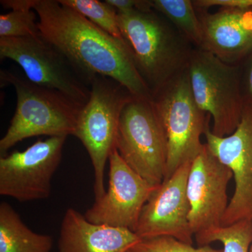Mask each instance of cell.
Returning <instances> with one entry per match:
<instances>
[{
	"mask_svg": "<svg viewBox=\"0 0 252 252\" xmlns=\"http://www.w3.org/2000/svg\"><path fill=\"white\" fill-rule=\"evenodd\" d=\"M242 88L245 105L252 107V51L242 63Z\"/></svg>",
	"mask_w": 252,
	"mask_h": 252,
	"instance_id": "603a6c76",
	"label": "cell"
},
{
	"mask_svg": "<svg viewBox=\"0 0 252 252\" xmlns=\"http://www.w3.org/2000/svg\"><path fill=\"white\" fill-rule=\"evenodd\" d=\"M123 39L152 94L188 67L191 44L154 10L118 13Z\"/></svg>",
	"mask_w": 252,
	"mask_h": 252,
	"instance_id": "7a4b0ae2",
	"label": "cell"
},
{
	"mask_svg": "<svg viewBox=\"0 0 252 252\" xmlns=\"http://www.w3.org/2000/svg\"><path fill=\"white\" fill-rule=\"evenodd\" d=\"M195 236L199 246L218 241L223 244V252H250L252 244V222L242 220Z\"/></svg>",
	"mask_w": 252,
	"mask_h": 252,
	"instance_id": "ac0fdd59",
	"label": "cell"
},
{
	"mask_svg": "<svg viewBox=\"0 0 252 252\" xmlns=\"http://www.w3.org/2000/svg\"><path fill=\"white\" fill-rule=\"evenodd\" d=\"M67 137L38 140L23 152L0 158V195L19 202L44 200L62 159Z\"/></svg>",
	"mask_w": 252,
	"mask_h": 252,
	"instance_id": "9c48e42d",
	"label": "cell"
},
{
	"mask_svg": "<svg viewBox=\"0 0 252 252\" xmlns=\"http://www.w3.org/2000/svg\"><path fill=\"white\" fill-rule=\"evenodd\" d=\"M127 252H135V250H133V249H131V250H129V251H127Z\"/></svg>",
	"mask_w": 252,
	"mask_h": 252,
	"instance_id": "4316f807",
	"label": "cell"
},
{
	"mask_svg": "<svg viewBox=\"0 0 252 252\" xmlns=\"http://www.w3.org/2000/svg\"><path fill=\"white\" fill-rule=\"evenodd\" d=\"M204 135L208 148L231 170L235 180V191L221 226L242 220L252 222V107L245 105L241 122L231 135H215L209 125Z\"/></svg>",
	"mask_w": 252,
	"mask_h": 252,
	"instance_id": "8fae6325",
	"label": "cell"
},
{
	"mask_svg": "<svg viewBox=\"0 0 252 252\" xmlns=\"http://www.w3.org/2000/svg\"><path fill=\"white\" fill-rule=\"evenodd\" d=\"M132 249L137 252H223V250L212 248L210 245L195 248L169 236L143 239Z\"/></svg>",
	"mask_w": 252,
	"mask_h": 252,
	"instance_id": "44dd1931",
	"label": "cell"
},
{
	"mask_svg": "<svg viewBox=\"0 0 252 252\" xmlns=\"http://www.w3.org/2000/svg\"><path fill=\"white\" fill-rule=\"evenodd\" d=\"M0 3L4 9L11 11H30L34 10L36 0H1Z\"/></svg>",
	"mask_w": 252,
	"mask_h": 252,
	"instance_id": "d4e9b609",
	"label": "cell"
},
{
	"mask_svg": "<svg viewBox=\"0 0 252 252\" xmlns=\"http://www.w3.org/2000/svg\"><path fill=\"white\" fill-rule=\"evenodd\" d=\"M34 10L41 37L64 56L88 85L96 77H107L136 97L152 98V91L124 40L110 35L59 0H36Z\"/></svg>",
	"mask_w": 252,
	"mask_h": 252,
	"instance_id": "6da1fadb",
	"label": "cell"
},
{
	"mask_svg": "<svg viewBox=\"0 0 252 252\" xmlns=\"http://www.w3.org/2000/svg\"><path fill=\"white\" fill-rule=\"evenodd\" d=\"M232 177L231 170L204 144L191 162L187 181L189 223L194 235L221 226L229 203L227 190Z\"/></svg>",
	"mask_w": 252,
	"mask_h": 252,
	"instance_id": "7c38bea8",
	"label": "cell"
},
{
	"mask_svg": "<svg viewBox=\"0 0 252 252\" xmlns=\"http://www.w3.org/2000/svg\"><path fill=\"white\" fill-rule=\"evenodd\" d=\"M126 228L89 221L74 208L66 210L61 223L59 252H127L141 241Z\"/></svg>",
	"mask_w": 252,
	"mask_h": 252,
	"instance_id": "9a60e30c",
	"label": "cell"
},
{
	"mask_svg": "<svg viewBox=\"0 0 252 252\" xmlns=\"http://www.w3.org/2000/svg\"><path fill=\"white\" fill-rule=\"evenodd\" d=\"M40 36L34 10L11 11L0 15V37Z\"/></svg>",
	"mask_w": 252,
	"mask_h": 252,
	"instance_id": "ffe728a7",
	"label": "cell"
},
{
	"mask_svg": "<svg viewBox=\"0 0 252 252\" xmlns=\"http://www.w3.org/2000/svg\"><path fill=\"white\" fill-rule=\"evenodd\" d=\"M117 13H127L134 10L141 11H152L150 0H106Z\"/></svg>",
	"mask_w": 252,
	"mask_h": 252,
	"instance_id": "cb8c5ba5",
	"label": "cell"
},
{
	"mask_svg": "<svg viewBox=\"0 0 252 252\" xmlns=\"http://www.w3.org/2000/svg\"><path fill=\"white\" fill-rule=\"evenodd\" d=\"M249 23L252 31V9H248Z\"/></svg>",
	"mask_w": 252,
	"mask_h": 252,
	"instance_id": "484cf974",
	"label": "cell"
},
{
	"mask_svg": "<svg viewBox=\"0 0 252 252\" xmlns=\"http://www.w3.org/2000/svg\"><path fill=\"white\" fill-rule=\"evenodd\" d=\"M191 162L179 167L151 195L135 230L141 240L169 236L193 245L194 234L189 223L190 206L187 196Z\"/></svg>",
	"mask_w": 252,
	"mask_h": 252,
	"instance_id": "4fadbf2b",
	"label": "cell"
},
{
	"mask_svg": "<svg viewBox=\"0 0 252 252\" xmlns=\"http://www.w3.org/2000/svg\"><path fill=\"white\" fill-rule=\"evenodd\" d=\"M152 98L133 96L125 104L116 148L134 171L152 185L159 186L166 172L167 142Z\"/></svg>",
	"mask_w": 252,
	"mask_h": 252,
	"instance_id": "52a82bcc",
	"label": "cell"
},
{
	"mask_svg": "<svg viewBox=\"0 0 252 252\" xmlns=\"http://www.w3.org/2000/svg\"><path fill=\"white\" fill-rule=\"evenodd\" d=\"M90 89V97L79 113L74 136L82 142L90 157L97 200L106 191L104 169L116 148L121 114L133 95L117 81L102 76L93 79Z\"/></svg>",
	"mask_w": 252,
	"mask_h": 252,
	"instance_id": "5b68a950",
	"label": "cell"
},
{
	"mask_svg": "<svg viewBox=\"0 0 252 252\" xmlns=\"http://www.w3.org/2000/svg\"><path fill=\"white\" fill-rule=\"evenodd\" d=\"M152 99L166 135L167 179L200 153L201 137L211 117L195 102L187 69L154 93Z\"/></svg>",
	"mask_w": 252,
	"mask_h": 252,
	"instance_id": "8992f818",
	"label": "cell"
},
{
	"mask_svg": "<svg viewBox=\"0 0 252 252\" xmlns=\"http://www.w3.org/2000/svg\"><path fill=\"white\" fill-rule=\"evenodd\" d=\"M195 9L207 10L212 6L237 8L240 9H252V0H197L193 1Z\"/></svg>",
	"mask_w": 252,
	"mask_h": 252,
	"instance_id": "7402d4cb",
	"label": "cell"
},
{
	"mask_svg": "<svg viewBox=\"0 0 252 252\" xmlns=\"http://www.w3.org/2000/svg\"><path fill=\"white\" fill-rule=\"evenodd\" d=\"M109 186L100 198L84 214L97 224L126 228L135 233L144 205L158 186L149 183L134 171L117 148L109 158Z\"/></svg>",
	"mask_w": 252,
	"mask_h": 252,
	"instance_id": "30bf717a",
	"label": "cell"
},
{
	"mask_svg": "<svg viewBox=\"0 0 252 252\" xmlns=\"http://www.w3.org/2000/svg\"><path fill=\"white\" fill-rule=\"evenodd\" d=\"M154 11L161 14L175 26L181 34L196 49H201L203 31L193 1L150 0Z\"/></svg>",
	"mask_w": 252,
	"mask_h": 252,
	"instance_id": "e0dca14e",
	"label": "cell"
},
{
	"mask_svg": "<svg viewBox=\"0 0 252 252\" xmlns=\"http://www.w3.org/2000/svg\"><path fill=\"white\" fill-rule=\"evenodd\" d=\"M17 63L28 80L59 91L84 106L90 97V86L54 46L40 36L0 37V59Z\"/></svg>",
	"mask_w": 252,
	"mask_h": 252,
	"instance_id": "ba28073f",
	"label": "cell"
},
{
	"mask_svg": "<svg viewBox=\"0 0 252 252\" xmlns=\"http://www.w3.org/2000/svg\"><path fill=\"white\" fill-rule=\"evenodd\" d=\"M59 1L79 13L110 35L124 40L119 28L117 11L105 1L59 0Z\"/></svg>",
	"mask_w": 252,
	"mask_h": 252,
	"instance_id": "d6986e66",
	"label": "cell"
},
{
	"mask_svg": "<svg viewBox=\"0 0 252 252\" xmlns=\"http://www.w3.org/2000/svg\"><path fill=\"white\" fill-rule=\"evenodd\" d=\"M187 70L195 102L213 120L212 133L220 137L231 135L240 124L245 109L242 63H224L195 48Z\"/></svg>",
	"mask_w": 252,
	"mask_h": 252,
	"instance_id": "277c9868",
	"label": "cell"
},
{
	"mask_svg": "<svg viewBox=\"0 0 252 252\" xmlns=\"http://www.w3.org/2000/svg\"><path fill=\"white\" fill-rule=\"evenodd\" d=\"M250 252H252V245H251V248H250Z\"/></svg>",
	"mask_w": 252,
	"mask_h": 252,
	"instance_id": "83f0119b",
	"label": "cell"
},
{
	"mask_svg": "<svg viewBox=\"0 0 252 252\" xmlns=\"http://www.w3.org/2000/svg\"><path fill=\"white\" fill-rule=\"evenodd\" d=\"M53 238L34 233L6 202L0 204V252H51Z\"/></svg>",
	"mask_w": 252,
	"mask_h": 252,
	"instance_id": "2e32d148",
	"label": "cell"
},
{
	"mask_svg": "<svg viewBox=\"0 0 252 252\" xmlns=\"http://www.w3.org/2000/svg\"><path fill=\"white\" fill-rule=\"evenodd\" d=\"M196 11L203 31L200 49L224 63H243L252 51V31L248 9L220 7L212 14L206 10Z\"/></svg>",
	"mask_w": 252,
	"mask_h": 252,
	"instance_id": "5bb4252c",
	"label": "cell"
},
{
	"mask_svg": "<svg viewBox=\"0 0 252 252\" xmlns=\"http://www.w3.org/2000/svg\"><path fill=\"white\" fill-rule=\"evenodd\" d=\"M1 86L11 85L17 105L9 127L0 140L1 157L23 140L46 135H74L78 117L84 106L59 91L36 85L14 72L0 71Z\"/></svg>",
	"mask_w": 252,
	"mask_h": 252,
	"instance_id": "3957f363",
	"label": "cell"
}]
</instances>
